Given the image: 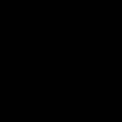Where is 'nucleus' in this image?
<instances>
[]
</instances>
